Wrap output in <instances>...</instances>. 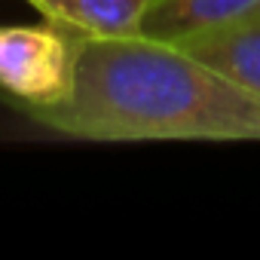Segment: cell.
Returning <instances> with one entry per match:
<instances>
[{"label":"cell","instance_id":"7a4b0ae2","mask_svg":"<svg viewBox=\"0 0 260 260\" xmlns=\"http://www.w3.org/2000/svg\"><path fill=\"white\" fill-rule=\"evenodd\" d=\"M80 34L49 25H0V95L28 116L58 107L77 86Z\"/></svg>","mask_w":260,"mask_h":260},{"label":"cell","instance_id":"6da1fadb","mask_svg":"<svg viewBox=\"0 0 260 260\" xmlns=\"http://www.w3.org/2000/svg\"><path fill=\"white\" fill-rule=\"evenodd\" d=\"M34 119L86 141H260V98L178 43L80 37L74 95Z\"/></svg>","mask_w":260,"mask_h":260},{"label":"cell","instance_id":"5b68a950","mask_svg":"<svg viewBox=\"0 0 260 260\" xmlns=\"http://www.w3.org/2000/svg\"><path fill=\"white\" fill-rule=\"evenodd\" d=\"M28 4L80 37H135L141 34L150 0H28Z\"/></svg>","mask_w":260,"mask_h":260},{"label":"cell","instance_id":"277c9868","mask_svg":"<svg viewBox=\"0 0 260 260\" xmlns=\"http://www.w3.org/2000/svg\"><path fill=\"white\" fill-rule=\"evenodd\" d=\"M178 46L260 98V13Z\"/></svg>","mask_w":260,"mask_h":260},{"label":"cell","instance_id":"3957f363","mask_svg":"<svg viewBox=\"0 0 260 260\" xmlns=\"http://www.w3.org/2000/svg\"><path fill=\"white\" fill-rule=\"evenodd\" d=\"M257 13L260 0H150L141 34L166 43H187Z\"/></svg>","mask_w":260,"mask_h":260}]
</instances>
